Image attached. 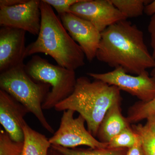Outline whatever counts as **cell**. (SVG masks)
Here are the masks:
<instances>
[{"label":"cell","instance_id":"obj_1","mask_svg":"<svg viewBox=\"0 0 155 155\" xmlns=\"http://www.w3.org/2000/svg\"><path fill=\"white\" fill-rule=\"evenodd\" d=\"M97 59L115 69L139 75L155 66L143 31L130 21L116 22L101 32Z\"/></svg>","mask_w":155,"mask_h":155},{"label":"cell","instance_id":"obj_2","mask_svg":"<svg viewBox=\"0 0 155 155\" xmlns=\"http://www.w3.org/2000/svg\"><path fill=\"white\" fill-rule=\"evenodd\" d=\"M41 25L35 41L26 47L25 57L44 53L52 58L58 65L75 70L85 64V55L72 39L53 8L41 1Z\"/></svg>","mask_w":155,"mask_h":155},{"label":"cell","instance_id":"obj_3","mask_svg":"<svg viewBox=\"0 0 155 155\" xmlns=\"http://www.w3.org/2000/svg\"><path fill=\"white\" fill-rule=\"evenodd\" d=\"M121 91L101 81H91L84 76L77 78L75 89L56 106V111L72 110L84 118L87 130L95 137L101 122L111 106L121 102Z\"/></svg>","mask_w":155,"mask_h":155},{"label":"cell","instance_id":"obj_4","mask_svg":"<svg viewBox=\"0 0 155 155\" xmlns=\"http://www.w3.org/2000/svg\"><path fill=\"white\" fill-rule=\"evenodd\" d=\"M25 65L21 64L1 73V90L22 104L35 116L44 128L54 134V129L46 119L42 107L51 86L34 81L25 71Z\"/></svg>","mask_w":155,"mask_h":155},{"label":"cell","instance_id":"obj_5","mask_svg":"<svg viewBox=\"0 0 155 155\" xmlns=\"http://www.w3.org/2000/svg\"><path fill=\"white\" fill-rule=\"evenodd\" d=\"M25 71L35 82L51 87L42 104L43 110H51L70 95L75 89L77 78L75 70L51 64L35 55L25 65Z\"/></svg>","mask_w":155,"mask_h":155},{"label":"cell","instance_id":"obj_6","mask_svg":"<svg viewBox=\"0 0 155 155\" xmlns=\"http://www.w3.org/2000/svg\"><path fill=\"white\" fill-rule=\"evenodd\" d=\"M75 113L72 110L64 111L60 127L49 139L51 144L69 149L82 145L92 149L108 147V143L99 141L87 130L86 121L82 116L74 118Z\"/></svg>","mask_w":155,"mask_h":155},{"label":"cell","instance_id":"obj_7","mask_svg":"<svg viewBox=\"0 0 155 155\" xmlns=\"http://www.w3.org/2000/svg\"><path fill=\"white\" fill-rule=\"evenodd\" d=\"M87 75L127 92L137 97L140 101L147 102L155 97V81L147 71L133 76L122 68H117L106 73L89 72Z\"/></svg>","mask_w":155,"mask_h":155},{"label":"cell","instance_id":"obj_8","mask_svg":"<svg viewBox=\"0 0 155 155\" xmlns=\"http://www.w3.org/2000/svg\"><path fill=\"white\" fill-rule=\"evenodd\" d=\"M41 1L26 0L13 6H0V25L38 35L41 25Z\"/></svg>","mask_w":155,"mask_h":155},{"label":"cell","instance_id":"obj_9","mask_svg":"<svg viewBox=\"0 0 155 155\" xmlns=\"http://www.w3.org/2000/svg\"><path fill=\"white\" fill-rule=\"evenodd\" d=\"M70 13L90 22L101 32L127 19L111 0H80L71 7Z\"/></svg>","mask_w":155,"mask_h":155},{"label":"cell","instance_id":"obj_10","mask_svg":"<svg viewBox=\"0 0 155 155\" xmlns=\"http://www.w3.org/2000/svg\"><path fill=\"white\" fill-rule=\"evenodd\" d=\"M69 35L81 48L87 61L96 57L101 32L89 21L69 13L59 16Z\"/></svg>","mask_w":155,"mask_h":155},{"label":"cell","instance_id":"obj_11","mask_svg":"<svg viewBox=\"0 0 155 155\" xmlns=\"http://www.w3.org/2000/svg\"><path fill=\"white\" fill-rule=\"evenodd\" d=\"M26 31L2 26L0 29L1 73L24 64Z\"/></svg>","mask_w":155,"mask_h":155},{"label":"cell","instance_id":"obj_12","mask_svg":"<svg viewBox=\"0 0 155 155\" xmlns=\"http://www.w3.org/2000/svg\"><path fill=\"white\" fill-rule=\"evenodd\" d=\"M29 111L5 91L0 90V123L14 141H24V117Z\"/></svg>","mask_w":155,"mask_h":155},{"label":"cell","instance_id":"obj_13","mask_svg":"<svg viewBox=\"0 0 155 155\" xmlns=\"http://www.w3.org/2000/svg\"><path fill=\"white\" fill-rule=\"evenodd\" d=\"M120 103H115L109 108L100 124L96 137L101 142L108 143L113 137L130 126L127 118L122 116Z\"/></svg>","mask_w":155,"mask_h":155},{"label":"cell","instance_id":"obj_14","mask_svg":"<svg viewBox=\"0 0 155 155\" xmlns=\"http://www.w3.org/2000/svg\"><path fill=\"white\" fill-rule=\"evenodd\" d=\"M24 133L22 155H48L51 144L45 136L33 130L25 122L23 126Z\"/></svg>","mask_w":155,"mask_h":155},{"label":"cell","instance_id":"obj_15","mask_svg":"<svg viewBox=\"0 0 155 155\" xmlns=\"http://www.w3.org/2000/svg\"><path fill=\"white\" fill-rule=\"evenodd\" d=\"M56 151L62 155H127V148H96L87 150L73 149L51 145Z\"/></svg>","mask_w":155,"mask_h":155},{"label":"cell","instance_id":"obj_16","mask_svg":"<svg viewBox=\"0 0 155 155\" xmlns=\"http://www.w3.org/2000/svg\"><path fill=\"white\" fill-rule=\"evenodd\" d=\"M113 5L126 18L140 17L144 13L148 1L145 0H111Z\"/></svg>","mask_w":155,"mask_h":155},{"label":"cell","instance_id":"obj_17","mask_svg":"<svg viewBox=\"0 0 155 155\" xmlns=\"http://www.w3.org/2000/svg\"><path fill=\"white\" fill-rule=\"evenodd\" d=\"M155 113V97L147 102L139 101L136 103L129 108L126 118L129 124H132L147 119Z\"/></svg>","mask_w":155,"mask_h":155},{"label":"cell","instance_id":"obj_18","mask_svg":"<svg viewBox=\"0 0 155 155\" xmlns=\"http://www.w3.org/2000/svg\"><path fill=\"white\" fill-rule=\"evenodd\" d=\"M139 138V136L129 126L113 137L108 143V148L129 149L135 144Z\"/></svg>","mask_w":155,"mask_h":155},{"label":"cell","instance_id":"obj_19","mask_svg":"<svg viewBox=\"0 0 155 155\" xmlns=\"http://www.w3.org/2000/svg\"><path fill=\"white\" fill-rule=\"evenodd\" d=\"M139 137L144 155H155V136L146 125L138 124L131 126Z\"/></svg>","mask_w":155,"mask_h":155},{"label":"cell","instance_id":"obj_20","mask_svg":"<svg viewBox=\"0 0 155 155\" xmlns=\"http://www.w3.org/2000/svg\"><path fill=\"white\" fill-rule=\"evenodd\" d=\"M23 142L14 141L5 131H0V155H22Z\"/></svg>","mask_w":155,"mask_h":155},{"label":"cell","instance_id":"obj_21","mask_svg":"<svg viewBox=\"0 0 155 155\" xmlns=\"http://www.w3.org/2000/svg\"><path fill=\"white\" fill-rule=\"evenodd\" d=\"M58 12L59 16L70 13V9L80 0H43Z\"/></svg>","mask_w":155,"mask_h":155},{"label":"cell","instance_id":"obj_22","mask_svg":"<svg viewBox=\"0 0 155 155\" xmlns=\"http://www.w3.org/2000/svg\"><path fill=\"white\" fill-rule=\"evenodd\" d=\"M148 30L150 36V45L152 48V55L155 60V14L151 17Z\"/></svg>","mask_w":155,"mask_h":155},{"label":"cell","instance_id":"obj_23","mask_svg":"<svg viewBox=\"0 0 155 155\" xmlns=\"http://www.w3.org/2000/svg\"><path fill=\"white\" fill-rule=\"evenodd\" d=\"M127 155H144L140 137L135 144L132 147L128 149Z\"/></svg>","mask_w":155,"mask_h":155},{"label":"cell","instance_id":"obj_24","mask_svg":"<svg viewBox=\"0 0 155 155\" xmlns=\"http://www.w3.org/2000/svg\"><path fill=\"white\" fill-rule=\"evenodd\" d=\"M147 120V122L145 125L155 136V113L149 116Z\"/></svg>","mask_w":155,"mask_h":155},{"label":"cell","instance_id":"obj_25","mask_svg":"<svg viewBox=\"0 0 155 155\" xmlns=\"http://www.w3.org/2000/svg\"><path fill=\"white\" fill-rule=\"evenodd\" d=\"M144 13L148 16H153L155 14V0L150 2L145 6Z\"/></svg>","mask_w":155,"mask_h":155},{"label":"cell","instance_id":"obj_26","mask_svg":"<svg viewBox=\"0 0 155 155\" xmlns=\"http://www.w3.org/2000/svg\"><path fill=\"white\" fill-rule=\"evenodd\" d=\"M26 0H1L0 6H13L25 2Z\"/></svg>","mask_w":155,"mask_h":155},{"label":"cell","instance_id":"obj_27","mask_svg":"<svg viewBox=\"0 0 155 155\" xmlns=\"http://www.w3.org/2000/svg\"><path fill=\"white\" fill-rule=\"evenodd\" d=\"M150 76L155 81V66L153 68L150 73Z\"/></svg>","mask_w":155,"mask_h":155}]
</instances>
